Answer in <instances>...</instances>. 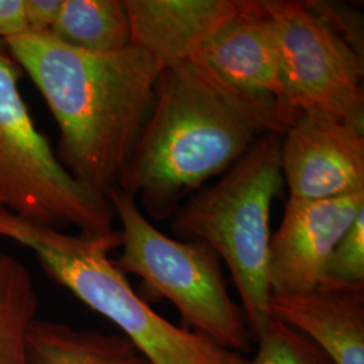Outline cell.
Returning a JSON list of instances; mask_svg holds the SVG:
<instances>
[{
	"instance_id": "obj_1",
	"label": "cell",
	"mask_w": 364,
	"mask_h": 364,
	"mask_svg": "<svg viewBox=\"0 0 364 364\" xmlns=\"http://www.w3.org/2000/svg\"><path fill=\"white\" fill-rule=\"evenodd\" d=\"M290 124L279 105L237 90L195 55L161 69L117 188L139 200L146 218L170 220L188 196L231 169L260 136H282Z\"/></svg>"
},
{
	"instance_id": "obj_2",
	"label": "cell",
	"mask_w": 364,
	"mask_h": 364,
	"mask_svg": "<svg viewBox=\"0 0 364 364\" xmlns=\"http://www.w3.org/2000/svg\"><path fill=\"white\" fill-rule=\"evenodd\" d=\"M4 43L57 122L55 156L61 165L81 185L108 198L151 111L161 68L135 46L82 52L33 31Z\"/></svg>"
},
{
	"instance_id": "obj_3",
	"label": "cell",
	"mask_w": 364,
	"mask_h": 364,
	"mask_svg": "<svg viewBox=\"0 0 364 364\" xmlns=\"http://www.w3.org/2000/svg\"><path fill=\"white\" fill-rule=\"evenodd\" d=\"M0 236L36 252L41 267L92 311L117 324L151 364H251L246 355L176 326L138 296L108 254L120 231L105 236L61 232L0 209Z\"/></svg>"
},
{
	"instance_id": "obj_4",
	"label": "cell",
	"mask_w": 364,
	"mask_h": 364,
	"mask_svg": "<svg viewBox=\"0 0 364 364\" xmlns=\"http://www.w3.org/2000/svg\"><path fill=\"white\" fill-rule=\"evenodd\" d=\"M279 147L281 135L264 134L223 178L197 191L170 219L176 236L208 245L225 262L257 338L273 320L270 216L285 185Z\"/></svg>"
},
{
	"instance_id": "obj_5",
	"label": "cell",
	"mask_w": 364,
	"mask_h": 364,
	"mask_svg": "<svg viewBox=\"0 0 364 364\" xmlns=\"http://www.w3.org/2000/svg\"><path fill=\"white\" fill-rule=\"evenodd\" d=\"M108 200L122 223L123 251L114 260L117 269L138 275L151 293L173 302L196 332L227 350L247 353L252 333L243 308L227 291L218 254L203 242L161 232L138 201L119 188Z\"/></svg>"
},
{
	"instance_id": "obj_6",
	"label": "cell",
	"mask_w": 364,
	"mask_h": 364,
	"mask_svg": "<svg viewBox=\"0 0 364 364\" xmlns=\"http://www.w3.org/2000/svg\"><path fill=\"white\" fill-rule=\"evenodd\" d=\"M22 76L0 39V207L54 228L75 225L85 236L114 232L109 200L76 181L37 129L19 90Z\"/></svg>"
},
{
	"instance_id": "obj_7",
	"label": "cell",
	"mask_w": 364,
	"mask_h": 364,
	"mask_svg": "<svg viewBox=\"0 0 364 364\" xmlns=\"http://www.w3.org/2000/svg\"><path fill=\"white\" fill-rule=\"evenodd\" d=\"M273 19L291 123L316 112L364 129L363 57L306 1L262 0Z\"/></svg>"
},
{
	"instance_id": "obj_8",
	"label": "cell",
	"mask_w": 364,
	"mask_h": 364,
	"mask_svg": "<svg viewBox=\"0 0 364 364\" xmlns=\"http://www.w3.org/2000/svg\"><path fill=\"white\" fill-rule=\"evenodd\" d=\"M279 153L289 198L364 192V129L323 114H299L281 136Z\"/></svg>"
},
{
	"instance_id": "obj_9",
	"label": "cell",
	"mask_w": 364,
	"mask_h": 364,
	"mask_svg": "<svg viewBox=\"0 0 364 364\" xmlns=\"http://www.w3.org/2000/svg\"><path fill=\"white\" fill-rule=\"evenodd\" d=\"M364 209V192L329 200L289 198L269 252L272 296H294L320 285L326 260Z\"/></svg>"
},
{
	"instance_id": "obj_10",
	"label": "cell",
	"mask_w": 364,
	"mask_h": 364,
	"mask_svg": "<svg viewBox=\"0 0 364 364\" xmlns=\"http://www.w3.org/2000/svg\"><path fill=\"white\" fill-rule=\"evenodd\" d=\"M248 0H124L131 46L161 69L195 57L245 11Z\"/></svg>"
},
{
	"instance_id": "obj_11",
	"label": "cell",
	"mask_w": 364,
	"mask_h": 364,
	"mask_svg": "<svg viewBox=\"0 0 364 364\" xmlns=\"http://www.w3.org/2000/svg\"><path fill=\"white\" fill-rule=\"evenodd\" d=\"M196 55L237 90L273 102L287 117L277 30L262 0H248L245 11Z\"/></svg>"
},
{
	"instance_id": "obj_12",
	"label": "cell",
	"mask_w": 364,
	"mask_h": 364,
	"mask_svg": "<svg viewBox=\"0 0 364 364\" xmlns=\"http://www.w3.org/2000/svg\"><path fill=\"white\" fill-rule=\"evenodd\" d=\"M272 317L314 341L333 364H364V287L272 296Z\"/></svg>"
},
{
	"instance_id": "obj_13",
	"label": "cell",
	"mask_w": 364,
	"mask_h": 364,
	"mask_svg": "<svg viewBox=\"0 0 364 364\" xmlns=\"http://www.w3.org/2000/svg\"><path fill=\"white\" fill-rule=\"evenodd\" d=\"M31 364H151L130 338L36 320L28 333Z\"/></svg>"
},
{
	"instance_id": "obj_14",
	"label": "cell",
	"mask_w": 364,
	"mask_h": 364,
	"mask_svg": "<svg viewBox=\"0 0 364 364\" xmlns=\"http://www.w3.org/2000/svg\"><path fill=\"white\" fill-rule=\"evenodd\" d=\"M50 36L73 49L117 53L131 46L124 0H63Z\"/></svg>"
},
{
	"instance_id": "obj_15",
	"label": "cell",
	"mask_w": 364,
	"mask_h": 364,
	"mask_svg": "<svg viewBox=\"0 0 364 364\" xmlns=\"http://www.w3.org/2000/svg\"><path fill=\"white\" fill-rule=\"evenodd\" d=\"M38 297L26 266L0 251V364H31L28 333Z\"/></svg>"
},
{
	"instance_id": "obj_16",
	"label": "cell",
	"mask_w": 364,
	"mask_h": 364,
	"mask_svg": "<svg viewBox=\"0 0 364 364\" xmlns=\"http://www.w3.org/2000/svg\"><path fill=\"white\" fill-rule=\"evenodd\" d=\"M251 364H333L314 341L297 329L273 318L258 336Z\"/></svg>"
},
{
	"instance_id": "obj_17",
	"label": "cell",
	"mask_w": 364,
	"mask_h": 364,
	"mask_svg": "<svg viewBox=\"0 0 364 364\" xmlns=\"http://www.w3.org/2000/svg\"><path fill=\"white\" fill-rule=\"evenodd\" d=\"M320 285L364 287V209L326 260Z\"/></svg>"
},
{
	"instance_id": "obj_18",
	"label": "cell",
	"mask_w": 364,
	"mask_h": 364,
	"mask_svg": "<svg viewBox=\"0 0 364 364\" xmlns=\"http://www.w3.org/2000/svg\"><path fill=\"white\" fill-rule=\"evenodd\" d=\"M27 31L50 34L60 15L63 0H23Z\"/></svg>"
},
{
	"instance_id": "obj_19",
	"label": "cell",
	"mask_w": 364,
	"mask_h": 364,
	"mask_svg": "<svg viewBox=\"0 0 364 364\" xmlns=\"http://www.w3.org/2000/svg\"><path fill=\"white\" fill-rule=\"evenodd\" d=\"M23 0H0V39L26 33Z\"/></svg>"
},
{
	"instance_id": "obj_20",
	"label": "cell",
	"mask_w": 364,
	"mask_h": 364,
	"mask_svg": "<svg viewBox=\"0 0 364 364\" xmlns=\"http://www.w3.org/2000/svg\"><path fill=\"white\" fill-rule=\"evenodd\" d=\"M0 209H3V208H1V207H0Z\"/></svg>"
}]
</instances>
